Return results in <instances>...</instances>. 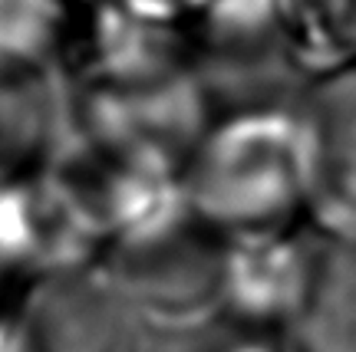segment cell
Listing matches in <instances>:
<instances>
[{"instance_id": "6da1fadb", "label": "cell", "mask_w": 356, "mask_h": 352, "mask_svg": "<svg viewBox=\"0 0 356 352\" xmlns=\"http://www.w3.org/2000/svg\"><path fill=\"white\" fill-rule=\"evenodd\" d=\"M181 188L195 221L221 240L297 227L310 191L300 102L254 99L204 119Z\"/></svg>"}, {"instance_id": "7a4b0ae2", "label": "cell", "mask_w": 356, "mask_h": 352, "mask_svg": "<svg viewBox=\"0 0 356 352\" xmlns=\"http://www.w3.org/2000/svg\"><path fill=\"white\" fill-rule=\"evenodd\" d=\"M221 237L195 217L149 240L102 253L96 270L109 280L136 316L165 326H195L218 313Z\"/></svg>"}, {"instance_id": "3957f363", "label": "cell", "mask_w": 356, "mask_h": 352, "mask_svg": "<svg viewBox=\"0 0 356 352\" xmlns=\"http://www.w3.org/2000/svg\"><path fill=\"white\" fill-rule=\"evenodd\" d=\"M320 244L304 224L221 240L218 313L244 336L287 333L314 287Z\"/></svg>"}, {"instance_id": "277c9868", "label": "cell", "mask_w": 356, "mask_h": 352, "mask_svg": "<svg viewBox=\"0 0 356 352\" xmlns=\"http://www.w3.org/2000/svg\"><path fill=\"white\" fill-rule=\"evenodd\" d=\"M17 326L26 352H136V313L96 267L40 280Z\"/></svg>"}, {"instance_id": "5b68a950", "label": "cell", "mask_w": 356, "mask_h": 352, "mask_svg": "<svg viewBox=\"0 0 356 352\" xmlns=\"http://www.w3.org/2000/svg\"><path fill=\"white\" fill-rule=\"evenodd\" d=\"M307 128V217L327 240L356 244V63L310 83Z\"/></svg>"}, {"instance_id": "8992f818", "label": "cell", "mask_w": 356, "mask_h": 352, "mask_svg": "<svg viewBox=\"0 0 356 352\" xmlns=\"http://www.w3.org/2000/svg\"><path fill=\"white\" fill-rule=\"evenodd\" d=\"M267 43L310 83L356 63V0H270Z\"/></svg>"}, {"instance_id": "52a82bcc", "label": "cell", "mask_w": 356, "mask_h": 352, "mask_svg": "<svg viewBox=\"0 0 356 352\" xmlns=\"http://www.w3.org/2000/svg\"><path fill=\"white\" fill-rule=\"evenodd\" d=\"M284 336V352H356V244H320L314 287Z\"/></svg>"}, {"instance_id": "ba28073f", "label": "cell", "mask_w": 356, "mask_h": 352, "mask_svg": "<svg viewBox=\"0 0 356 352\" xmlns=\"http://www.w3.org/2000/svg\"><path fill=\"white\" fill-rule=\"evenodd\" d=\"M73 30L70 0H0V66L50 73Z\"/></svg>"}, {"instance_id": "9c48e42d", "label": "cell", "mask_w": 356, "mask_h": 352, "mask_svg": "<svg viewBox=\"0 0 356 352\" xmlns=\"http://www.w3.org/2000/svg\"><path fill=\"white\" fill-rule=\"evenodd\" d=\"M0 352H26L20 340L17 316H0Z\"/></svg>"}, {"instance_id": "30bf717a", "label": "cell", "mask_w": 356, "mask_h": 352, "mask_svg": "<svg viewBox=\"0 0 356 352\" xmlns=\"http://www.w3.org/2000/svg\"><path fill=\"white\" fill-rule=\"evenodd\" d=\"M215 352H284L277 346H270V340H261V336H241L238 342H231V346H221Z\"/></svg>"}]
</instances>
